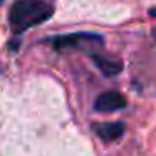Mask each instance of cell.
Wrapping results in <instances>:
<instances>
[{
    "instance_id": "obj_3",
    "label": "cell",
    "mask_w": 156,
    "mask_h": 156,
    "mask_svg": "<svg viewBox=\"0 0 156 156\" xmlns=\"http://www.w3.org/2000/svg\"><path fill=\"white\" fill-rule=\"evenodd\" d=\"M126 106V99L118 91H106L98 96L94 102V109L99 112H114Z\"/></svg>"
},
{
    "instance_id": "obj_1",
    "label": "cell",
    "mask_w": 156,
    "mask_h": 156,
    "mask_svg": "<svg viewBox=\"0 0 156 156\" xmlns=\"http://www.w3.org/2000/svg\"><path fill=\"white\" fill-rule=\"evenodd\" d=\"M54 14L52 5L44 0H17L10 9L9 20L15 34H22L27 29L49 20Z\"/></svg>"
},
{
    "instance_id": "obj_2",
    "label": "cell",
    "mask_w": 156,
    "mask_h": 156,
    "mask_svg": "<svg viewBox=\"0 0 156 156\" xmlns=\"http://www.w3.org/2000/svg\"><path fill=\"white\" fill-rule=\"evenodd\" d=\"M89 42H98L101 44L102 37L96 34H89V32H76L71 35H61V37L52 39V47L62 51V49H69V47H79L81 44H89Z\"/></svg>"
},
{
    "instance_id": "obj_4",
    "label": "cell",
    "mask_w": 156,
    "mask_h": 156,
    "mask_svg": "<svg viewBox=\"0 0 156 156\" xmlns=\"http://www.w3.org/2000/svg\"><path fill=\"white\" fill-rule=\"evenodd\" d=\"M92 129L102 141H116L124 134L122 122H98L92 126Z\"/></svg>"
},
{
    "instance_id": "obj_5",
    "label": "cell",
    "mask_w": 156,
    "mask_h": 156,
    "mask_svg": "<svg viewBox=\"0 0 156 156\" xmlns=\"http://www.w3.org/2000/svg\"><path fill=\"white\" fill-rule=\"evenodd\" d=\"M91 59H92V62L101 69V72L104 76H116V74H119L121 69H122V64L118 61H114V59H108V57H102V55H98V54H92Z\"/></svg>"
},
{
    "instance_id": "obj_6",
    "label": "cell",
    "mask_w": 156,
    "mask_h": 156,
    "mask_svg": "<svg viewBox=\"0 0 156 156\" xmlns=\"http://www.w3.org/2000/svg\"><path fill=\"white\" fill-rule=\"evenodd\" d=\"M2 2H4V0H0V4H2Z\"/></svg>"
}]
</instances>
